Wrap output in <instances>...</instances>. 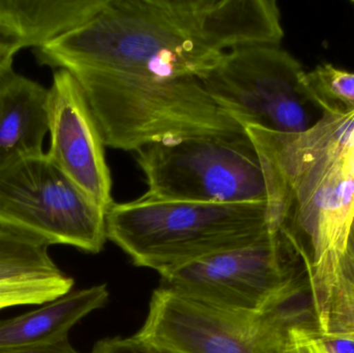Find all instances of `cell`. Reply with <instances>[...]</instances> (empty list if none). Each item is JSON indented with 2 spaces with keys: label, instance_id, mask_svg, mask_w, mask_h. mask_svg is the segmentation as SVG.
Listing matches in <instances>:
<instances>
[{
  "label": "cell",
  "instance_id": "cell-14",
  "mask_svg": "<svg viewBox=\"0 0 354 353\" xmlns=\"http://www.w3.org/2000/svg\"><path fill=\"white\" fill-rule=\"evenodd\" d=\"M43 240L0 225V282L60 277Z\"/></svg>",
  "mask_w": 354,
  "mask_h": 353
},
{
  "label": "cell",
  "instance_id": "cell-19",
  "mask_svg": "<svg viewBox=\"0 0 354 353\" xmlns=\"http://www.w3.org/2000/svg\"><path fill=\"white\" fill-rule=\"evenodd\" d=\"M91 353H162L153 350L147 344L137 339L135 336L130 338H112L102 340L93 346Z\"/></svg>",
  "mask_w": 354,
  "mask_h": 353
},
{
  "label": "cell",
  "instance_id": "cell-9",
  "mask_svg": "<svg viewBox=\"0 0 354 353\" xmlns=\"http://www.w3.org/2000/svg\"><path fill=\"white\" fill-rule=\"evenodd\" d=\"M284 236L268 230L258 240L208 255L162 274L161 286L243 314H257L292 278Z\"/></svg>",
  "mask_w": 354,
  "mask_h": 353
},
{
  "label": "cell",
  "instance_id": "cell-5",
  "mask_svg": "<svg viewBox=\"0 0 354 353\" xmlns=\"http://www.w3.org/2000/svg\"><path fill=\"white\" fill-rule=\"evenodd\" d=\"M299 60L278 46L236 48L197 78L214 103L243 128L301 133L324 111Z\"/></svg>",
  "mask_w": 354,
  "mask_h": 353
},
{
  "label": "cell",
  "instance_id": "cell-21",
  "mask_svg": "<svg viewBox=\"0 0 354 353\" xmlns=\"http://www.w3.org/2000/svg\"><path fill=\"white\" fill-rule=\"evenodd\" d=\"M17 52L0 39V82L14 73L12 64Z\"/></svg>",
  "mask_w": 354,
  "mask_h": 353
},
{
  "label": "cell",
  "instance_id": "cell-15",
  "mask_svg": "<svg viewBox=\"0 0 354 353\" xmlns=\"http://www.w3.org/2000/svg\"><path fill=\"white\" fill-rule=\"evenodd\" d=\"M315 318L322 337L354 342V265L345 257Z\"/></svg>",
  "mask_w": 354,
  "mask_h": 353
},
{
  "label": "cell",
  "instance_id": "cell-23",
  "mask_svg": "<svg viewBox=\"0 0 354 353\" xmlns=\"http://www.w3.org/2000/svg\"><path fill=\"white\" fill-rule=\"evenodd\" d=\"M344 257L354 265V217L351 231H349L348 242H347V249Z\"/></svg>",
  "mask_w": 354,
  "mask_h": 353
},
{
  "label": "cell",
  "instance_id": "cell-2",
  "mask_svg": "<svg viewBox=\"0 0 354 353\" xmlns=\"http://www.w3.org/2000/svg\"><path fill=\"white\" fill-rule=\"evenodd\" d=\"M266 180L268 230L305 263L314 313L336 280L354 217V110L301 133L245 128Z\"/></svg>",
  "mask_w": 354,
  "mask_h": 353
},
{
  "label": "cell",
  "instance_id": "cell-3",
  "mask_svg": "<svg viewBox=\"0 0 354 353\" xmlns=\"http://www.w3.org/2000/svg\"><path fill=\"white\" fill-rule=\"evenodd\" d=\"M71 73L86 95L106 147L138 151L158 143L245 132L214 103L196 77Z\"/></svg>",
  "mask_w": 354,
  "mask_h": 353
},
{
  "label": "cell",
  "instance_id": "cell-7",
  "mask_svg": "<svg viewBox=\"0 0 354 353\" xmlns=\"http://www.w3.org/2000/svg\"><path fill=\"white\" fill-rule=\"evenodd\" d=\"M0 225L49 245L97 254L107 211L85 196L47 153L0 169Z\"/></svg>",
  "mask_w": 354,
  "mask_h": 353
},
{
  "label": "cell",
  "instance_id": "cell-8",
  "mask_svg": "<svg viewBox=\"0 0 354 353\" xmlns=\"http://www.w3.org/2000/svg\"><path fill=\"white\" fill-rule=\"evenodd\" d=\"M290 330L160 286L137 339L162 353H285Z\"/></svg>",
  "mask_w": 354,
  "mask_h": 353
},
{
  "label": "cell",
  "instance_id": "cell-16",
  "mask_svg": "<svg viewBox=\"0 0 354 353\" xmlns=\"http://www.w3.org/2000/svg\"><path fill=\"white\" fill-rule=\"evenodd\" d=\"M306 77L324 113L354 110V73L322 64Z\"/></svg>",
  "mask_w": 354,
  "mask_h": 353
},
{
  "label": "cell",
  "instance_id": "cell-24",
  "mask_svg": "<svg viewBox=\"0 0 354 353\" xmlns=\"http://www.w3.org/2000/svg\"><path fill=\"white\" fill-rule=\"evenodd\" d=\"M353 3L354 4V2H353Z\"/></svg>",
  "mask_w": 354,
  "mask_h": 353
},
{
  "label": "cell",
  "instance_id": "cell-6",
  "mask_svg": "<svg viewBox=\"0 0 354 353\" xmlns=\"http://www.w3.org/2000/svg\"><path fill=\"white\" fill-rule=\"evenodd\" d=\"M145 196L204 203L266 202V180L247 133L149 145L137 151Z\"/></svg>",
  "mask_w": 354,
  "mask_h": 353
},
{
  "label": "cell",
  "instance_id": "cell-10",
  "mask_svg": "<svg viewBox=\"0 0 354 353\" xmlns=\"http://www.w3.org/2000/svg\"><path fill=\"white\" fill-rule=\"evenodd\" d=\"M49 159L108 213L114 202L105 143L82 86L64 68L54 72L49 88Z\"/></svg>",
  "mask_w": 354,
  "mask_h": 353
},
{
  "label": "cell",
  "instance_id": "cell-17",
  "mask_svg": "<svg viewBox=\"0 0 354 353\" xmlns=\"http://www.w3.org/2000/svg\"><path fill=\"white\" fill-rule=\"evenodd\" d=\"M74 279L68 275L41 279L0 282V310L16 306L45 305L72 292Z\"/></svg>",
  "mask_w": 354,
  "mask_h": 353
},
{
  "label": "cell",
  "instance_id": "cell-13",
  "mask_svg": "<svg viewBox=\"0 0 354 353\" xmlns=\"http://www.w3.org/2000/svg\"><path fill=\"white\" fill-rule=\"evenodd\" d=\"M107 286H93L68 292L37 310L0 321V348L51 343L68 338L83 317L105 306Z\"/></svg>",
  "mask_w": 354,
  "mask_h": 353
},
{
  "label": "cell",
  "instance_id": "cell-1",
  "mask_svg": "<svg viewBox=\"0 0 354 353\" xmlns=\"http://www.w3.org/2000/svg\"><path fill=\"white\" fill-rule=\"evenodd\" d=\"M283 37L274 0H107L33 53L41 66L70 72L199 78L229 50L278 46Z\"/></svg>",
  "mask_w": 354,
  "mask_h": 353
},
{
  "label": "cell",
  "instance_id": "cell-20",
  "mask_svg": "<svg viewBox=\"0 0 354 353\" xmlns=\"http://www.w3.org/2000/svg\"><path fill=\"white\" fill-rule=\"evenodd\" d=\"M0 353H80L71 345L68 338L51 343L0 348Z\"/></svg>",
  "mask_w": 354,
  "mask_h": 353
},
{
  "label": "cell",
  "instance_id": "cell-22",
  "mask_svg": "<svg viewBox=\"0 0 354 353\" xmlns=\"http://www.w3.org/2000/svg\"><path fill=\"white\" fill-rule=\"evenodd\" d=\"M322 338L330 353H354V342L351 340Z\"/></svg>",
  "mask_w": 354,
  "mask_h": 353
},
{
  "label": "cell",
  "instance_id": "cell-4",
  "mask_svg": "<svg viewBox=\"0 0 354 353\" xmlns=\"http://www.w3.org/2000/svg\"><path fill=\"white\" fill-rule=\"evenodd\" d=\"M268 231L266 202H192L143 195L113 203L107 213L108 238L135 265L160 275L250 244Z\"/></svg>",
  "mask_w": 354,
  "mask_h": 353
},
{
  "label": "cell",
  "instance_id": "cell-11",
  "mask_svg": "<svg viewBox=\"0 0 354 353\" xmlns=\"http://www.w3.org/2000/svg\"><path fill=\"white\" fill-rule=\"evenodd\" d=\"M49 89L12 73L0 82V169L44 153Z\"/></svg>",
  "mask_w": 354,
  "mask_h": 353
},
{
  "label": "cell",
  "instance_id": "cell-18",
  "mask_svg": "<svg viewBox=\"0 0 354 353\" xmlns=\"http://www.w3.org/2000/svg\"><path fill=\"white\" fill-rule=\"evenodd\" d=\"M285 353H330L318 333L316 321L293 327L287 337Z\"/></svg>",
  "mask_w": 354,
  "mask_h": 353
},
{
  "label": "cell",
  "instance_id": "cell-12",
  "mask_svg": "<svg viewBox=\"0 0 354 353\" xmlns=\"http://www.w3.org/2000/svg\"><path fill=\"white\" fill-rule=\"evenodd\" d=\"M107 0H0V39L18 53L44 47L97 15Z\"/></svg>",
  "mask_w": 354,
  "mask_h": 353
}]
</instances>
